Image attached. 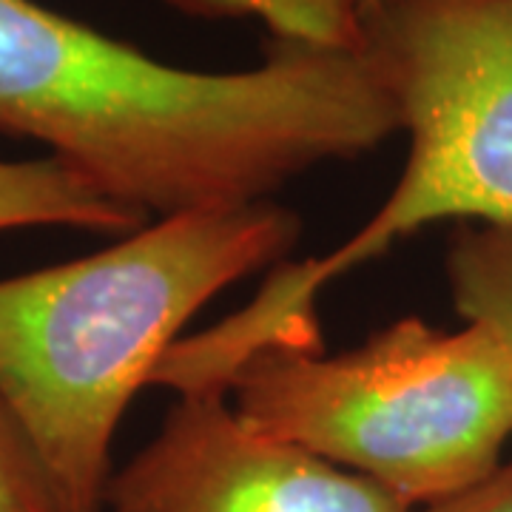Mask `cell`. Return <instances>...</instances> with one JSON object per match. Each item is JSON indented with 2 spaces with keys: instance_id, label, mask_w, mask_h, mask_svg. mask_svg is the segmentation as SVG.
I'll return each instance as SVG.
<instances>
[{
  "instance_id": "6da1fadb",
  "label": "cell",
  "mask_w": 512,
  "mask_h": 512,
  "mask_svg": "<svg viewBox=\"0 0 512 512\" xmlns=\"http://www.w3.org/2000/svg\"><path fill=\"white\" fill-rule=\"evenodd\" d=\"M0 131L163 220L268 200L313 165L382 146L402 120L362 46L274 37L254 69L194 72L37 0H0Z\"/></svg>"
},
{
  "instance_id": "52a82bcc",
  "label": "cell",
  "mask_w": 512,
  "mask_h": 512,
  "mask_svg": "<svg viewBox=\"0 0 512 512\" xmlns=\"http://www.w3.org/2000/svg\"><path fill=\"white\" fill-rule=\"evenodd\" d=\"M453 305L467 325L495 336L512 367V228H464L447 251Z\"/></svg>"
},
{
  "instance_id": "5b68a950",
  "label": "cell",
  "mask_w": 512,
  "mask_h": 512,
  "mask_svg": "<svg viewBox=\"0 0 512 512\" xmlns=\"http://www.w3.org/2000/svg\"><path fill=\"white\" fill-rule=\"evenodd\" d=\"M109 512H413L376 481L268 439L225 393H180L106 490Z\"/></svg>"
},
{
  "instance_id": "277c9868",
  "label": "cell",
  "mask_w": 512,
  "mask_h": 512,
  "mask_svg": "<svg viewBox=\"0 0 512 512\" xmlns=\"http://www.w3.org/2000/svg\"><path fill=\"white\" fill-rule=\"evenodd\" d=\"M237 416L413 504H436L501 464L512 436V367L481 325L416 316L342 356L271 348L231 376Z\"/></svg>"
},
{
  "instance_id": "9c48e42d",
  "label": "cell",
  "mask_w": 512,
  "mask_h": 512,
  "mask_svg": "<svg viewBox=\"0 0 512 512\" xmlns=\"http://www.w3.org/2000/svg\"><path fill=\"white\" fill-rule=\"evenodd\" d=\"M427 512H512V458L473 487L430 504Z\"/></svg>"
},
{
  "instance_id": "3957f363",
  "label": "cell",
  "mask_w": 512,
  "mask_h": 512,
  "mask_svg": "<svg viewBox=\"0 0 512 512\" xmlns=\"http://www.w3.org/2000/svg\"><path fill=\"white\" fill-rule=\"evenodd\" d=\"M359 23L410 137L402 177L359 234L274 271L248 308L214 325L228 362L271 348L319 353L322 288L424 225L512 228V0H382Z\"/></svg>"
},
{
  "instance_id": "7a4b0ae2",
  "label": "cell",
  "mask_w": 512,
  "mask_h": 512,
  "mask_svg": "<svg viewBox=\"0 0 512 512\" xmlns=\"http://www.w3.org/2000/svg\"><path fill=\"white\" fill-rule=\"evenodd\" d=\"M296 237V214L262 200L163 217L100 254L0 279V402L32 441L60 512L106 510L128 402L194 313Z\"/></svg>"
},
{
  "instance_id": "ba28073f",
  "label": "cell",
  "mask_w": 512,
  "mask_h": 512,
  "mask_svg": "<svg viewBox=\"0 0 512 512\" xmlns=\"http://www.w3.org/2000/svg\"><path fill=\"white\" fill-rule=\"evenodd\" d=\"M0 512H60L52 481L18 419L0 402Z\"/></svg>"
},
{
  "instance_id": "30bf717a",
  "label": "cell",
  "mask_w": 512,
  "mask_h": 512,
  "mask_svg": "<svg viewBox=\"0 0 512 512\" xmlns=\"http://www.w3.org/2000/svg\"><path fill=\"white\" fill-rule=\"evenodd\" d=\"M353 3H356V9H359V15H362V12H367V9L379 6L382 0H353Z\"/></svg>"
},
{
  "instance_id": "8992f818",
  "label": "cell",
  "mask_w": 512,
  "mask_h": 512,
  "mask_svg": "<svg viewBox=\"0 0 512 512\" xmlns=\"http://www.w3.org/2000/svg\"><path fill=\"white\" fill-rule=\"evenodd\" d=\"M29 225H74L103 234H134L146 217L97 191L57 157L0 163V231Z\"/></svg>"
}]
</instances>
